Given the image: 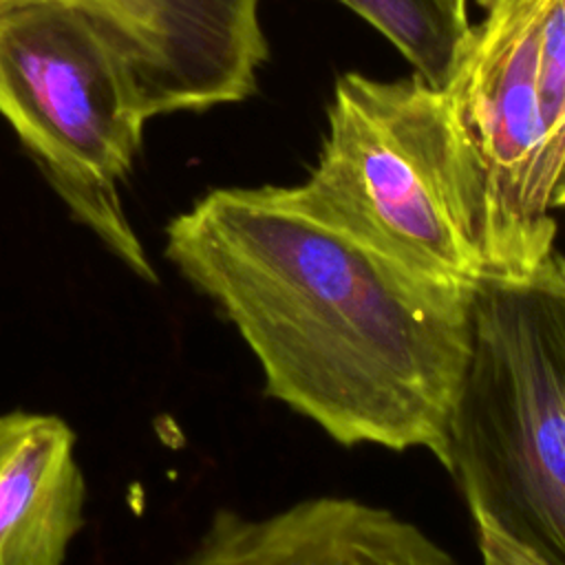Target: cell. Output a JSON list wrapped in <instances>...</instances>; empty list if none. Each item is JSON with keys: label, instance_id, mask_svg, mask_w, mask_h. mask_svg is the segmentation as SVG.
<instances>
[{"label": "cell", "instance_id": "cell-10", "mask_svg": "<svg viewBox=\"0 0 565 565\" xmlns=\"http://www.w3.org/2000/svg\"><path fill=\"white\" fill-rule=\"evenodd\" d=\"M539 90L547 126V148L565 124V0H539Z\"/></svg>", "mask_w": 565, "mask_h": 565}, {"label": "cell", "instance_id": "cell-1", "mask_svg": "<svg viewBox=\"0 0 565 565\" xmlns=\"http://www.w3.org/2000/svg\"><path fill=\"white\" fill-rule=\"evenodd\" d=\"M166 258L238 331L269 397L342 446L446 466L475 287L399 269L276 185L210 190L168 223Z\"/></svg>", "mask_w": 565, "mask_h": 565}, {"label": "cell", "instance_id": "cell-5", "mask_svg": "<svg viewBox=\"0 0 565 565\" xmlns=\"http://www.w3.org/2000/svg\"><path fill=\"white\" fill-rule=\"evenodd\" d=\"M441 86L448 110L483 174L492 207L486 280L532 282L554 256L556 221L541 190L547 126L539 90V0H479Z\"/></svg>", "mask_w": 565, "mask_h": 565}, {"label": "cell", "instance_id": "cell-12", "mask_svg": "<svg viewBox=\"0 0 565 565\" xmlns=\"http://www.w3.org/2000/svg\"><path fill=\"white\" fill-rule=\"evenodd\" d=\"M33 2H62V4L75 7V0H0V11L13 9V7H22V4H33Z\"/></svg>", "mask_w": 565, "mask_h": 565}, {"label": "cell", "instance_id": "cell-4", "mask_svg": "<svg viewBox=\"0 0 565 565\" xmlns=\"http://www.w3.org/2000/svg\"><path fill=\"white\" fill-rule=\"evenodd\" d=\"M0 115L73 216L157 282L117 196L148 117L128 64L84 11L62 2L0 11Z\"/></svg>", "mask_w": 565, "mask_h": 565}, {"label": "cell", "instance_id": "cell-7", "mask_svg": "<svg viewBox=\"0 0 565 565\" xmlns=\"http://www.w3.org/2000/svg\"><path fill=\"white\" fill-rule=\"evenodd\" d=\"M179 565H459L404 516L351 497H311L269 514L218 508Z\"/></svg>", "mask_w": 565, "mask_h": 565}, {"label": "cell", "instance_id": "cell-6", "mask_svg": "<svg viewBox=\"0 0 565 565\" xmlns=\"http://www.w3.org/2000/svg\"><path fill=\"white\" fill-rule=\"evenodd\" d=\"M130 68L146 117L256 93L269 55L260 0H75Z\"/></svg>", "mask_w": 565, "mask_h": 565}, {"label": "cell", "instance_id": "cell-2", "mask_svg": "<svg viewBox=\"0 0 565 565\" xmlns=\"http://www.w3.org/2000/svg\"><path fill=\"white\" fill-rule=\"evenodd\" d=\"M276 190L422 280L472 289L488 276L494 234L483 174L441 88L419 75H338L316 166Z\"/></svg>", "mask_w": 565, "mask_h": 565}, {"label": "cell", "instance_id": "cell-8", "mask_svg": "<svg viewBox=\"0 0 565 565\" xmlns=\"http://www.w3.org/2000/svg\"><path fill=\"white\" fill-rule=\"evenodd\" d=\"M84 501L73 428L49 413H0V565H62Z\"/></svg>", "mask_w": 565, "mask_h": 565}, {"label": "cell", "instance_id": "cell-3", "mask_svg": "<svg viewBox=\"0 0 565 565\" xmlns=\"http://www.w3.org/2000/svg\"><path fill=\"white\" fill-rule=\"evenodd\" d=\"M444 468L470 514L565 565V287L554 256L532 282H477Z\"/></svg>", "mask_w": 565, "mask_h": 565}, {"label": "cell", "instance_id": "cell-9", "mask_svg": "<svg viewBox=\"0 0 565 565\" xmlns=\"http://www.w3.org/2000/svg\"><path fill=\"white\" fill-rule=\"evenodd\" d=\"M380 31L424 82L441 88L470 29L468 0H338Z\"/></svg>", "mask_w": 565, "mask_h": 565}, {"label": "cell", "instance_id": "cell-14", "mask_svg": "<svg viewBox=\"0 0 565 565\" xmlns=\"http://www.w3.org/2000/svg\"><path fill=\"white\" fill-rule=\"evenodd\" d=\"M554 267H556V274L565 287V256L563 254H554Z\"/></svg>", "mask_w": 565, "mask_h": 565}, {"label": "cell", "instance_id": "cell-13", "mask_svg": "<svg viewBox=\"0 0 565 565\" xmlns=\"http://www.w3.org/2000/svg\"><path fill=\"white\" fill-rule=\"evenodd\" d=\"M554 207H565V168H563L561 181H558L556 192H554Z\"/></svg>", "mask_w": 565, "mask_h": 565}, {"label": "cell", "instance_id": "cell-11", "mask_svg": "<svg viewBox=\"0 0 565 565\" xmlns=\"http://www.w3.org/2000/svg\"><path fill=\"white\" fill-rule=\"evenodd\" d=\"M472 521L477 527V545L483 565H547L534 552L499 530L490 519L472 514Z\"/></svg>", "mask_w": 565, "mask_h": 565}]
</instances>
